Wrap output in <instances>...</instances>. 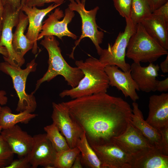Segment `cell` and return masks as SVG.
Returning a JSON list of instances; mask_svg holds the SVG:
<instances>
[{
  "label": "cell",
  "instance_id": "obj_11",
  "mask_svg": "<svg viewBox=\"0 0 168 168\" xmlns=\"http://www.w3.org/2000/svg\"><path fill=\"white\" fill-rule=\"evenodd\" d=\"M114 142L133 158L155 148L130 123L123 133L114 138Z\"/></svg>",
  "mask_w": 168,
  "mask_h": 168
},
{
  "label": "cell",
  "instance_id": "obj_30",
  "mask_svg": "<svg viewBox=\"0 0 168 168\" xmlns=\"http://www.w3.org/2000/svg\"><path fill=\"white\" fill-rule=\"evenodd\" d=\"M31 167L27 156L19 158V159L13 160L10 164L6 168H28Z\"/></svg>",
  "mask_w": 168,
  "mask_h": 168
},
{
  "label": "cell",
  "instance_id": "obj_16",
  "mask_svg": "<svg viewBox=\"0 0 168 168\" xmlns=\"http://www.w3.org/2000/svg\"><path fill=\"white\" fill-rule=\"evenodd\" d=\"M0 134L19 158L27 156L30 152L33 144V137L18 125L2 129Z\"/></svg>",
  "mask_w": 168,
  "mask_h": 168
},
{
  "label": "cell",
  "instance_id": "obj_23",
  "mask_svg": "<svg viewBox=\"0 0 168 168\" xmlns=\"http://www.w3.org/2000/svg\"><path fill=\"white\" fill-rule=\"evenodd\" d=\"M37 115L26 110L17 114H13L9 107H2L0 113V127L2 130L11 127L19 123L27 124Z\"/></svg>",
  "mask_w": 168,
  "mask_h": 168
},
{
  "label": "cell",
  "instance_id": "obj_36",
  "mask_svg": "<svg viewBox=\"0 0 168 168\" xmlns=\"http://www.w3.org/2000/svg\"><path fill=\"white\" fill-rule=\"evenodd\" d=\"M2 1L4 6L8 5L14 8H19L22 6V0H2Z\"/></svg>",
  "mask_w": 168,
  "mask_h": 168
},
{
  "label": "cell",
  "instance_id": "obj_5",
  "mask_svg": "<svg viewBox=\"0 0 168 168\" xmlns=\"http://www.w3.org/2000/svg\"><path fill=\"white\" fill-rule=\"evenodd\" d=\"M37 63L35 59L28 63L24 69L21 67L15 66L7 62L0 63V70L10 76L13 87L19 98L16 111L21 112L26 110L30 113L34 112L37 107V103L33 92L27 94L25 91L27 78L31 72H35Z\"/></svg>",
  "mask_w": 168,
  "mask_h": 168
},
{
  "label": "cell",
  "instance_id": "obj_15",
  "mask_svg": "<svg viewBox=\"0 0 168 168\" xmlns=\"http://www.w3.org/2000/svg\"><path fill=\"white\" fill-rule=\"evenodd\" d=\"M26 0H22L21 8L28 19L29 26L25 35L27 38L34 43L32 52L35 54L37 52V38L41 30L43 19L47 14L60 5L53 3L46 8L39 9L36 7L27 6L25 4Z\"/></svg>",
  "mask_w": 168,
  "mask_h": 168
},
{
  "label": "cell",
  "instance_id": "obj_4",
  "mask_svg": "<svg viewBox=\"0 0 168 168\" xmlns=\"http://www.w3.org/2000/svg\"><path fill=\"white\" fill-rule=\"evenodd\" d=\"M168 54L162 47L147 32L141 23L137 24L135 31L130 38L126 56L137 63H153Z\"/></svg>",
  "mask_w": 168,
  "mask_h": 168
},
{
  "label": "cell",
  "instance_id": "obj_41",
  "mask_svg": "<svg viewBox=\"0 0 168 168\" xmlns=\"http://www.w3.org/2000/svg\"><path fill=\"white\" fill-rule=\"evenodd\" d=\"M1 37H0V40ZM0 54L3 56V58H7L8 57V53L6 49L4 47L0 46Z\"/></svg>",
  "mask_w": 168,
  "mask_h": 168
},
{
  "label": "cell",
  "instance_id": "obj_24",
  "mask_svg": "<svg viewBox=\"0 0 168 168\" xmlns=\"http://www.w3.org/2000/svg\"><path fill=\"white\" fill-rule=\"evenodd\" d=\"M76 147L80 151L83 166L89 168H102L97 156L87 140L84 132L77 141Z\"/></svg>",
  "mask_w": 168,
  "mask_h": 168
},
{
  "label": "cell",
  "instance_id": "obj_38",
  "mask_svg": "<svg viewBox=\"0 0 168 168\" xmlns=\"http://www.w3.org/2000/svg\"><path fill=\"white\" fill-rule=\"evenodd\" d=\"M159 67L163 73L168 72V54L167 55L165 59L161 63Z\"/></svg>",
  "mask_w": 168,
  "mask_h": 168
},
{
  "label": "cell",
  "instance_id": "obj_34",
  "mask_svg": "<svg viewBox=\"0 0 168 168\" xmlns=\"http://www.w3.org/2000/svg\"><path fill=\"white\" fill-rule=\"evenodd\" d=\"M168 90V78L161 80L158 81L156 86V91L160 92H167Z\"/></svg>",
  "mask_w": 168,
  "mask_h": 168
},
{
  "label": "cell",
  "instance_id": "obj_12",
  "mask_svg": "<svg viewBox=\"0 0 168 168\" xmlns=\"http://www.w3.org/2000/svg\"><path fill=\"white\" fill-rule=\"evenodd\" d=\"M32 148L27 155L28 161L32 168L40 166L45 168H54L53 166L56 152L45 133L33 136Z\"/></svg>",
  "mask_w": 168,
  "mask_h": 168
},
{
  "label": "cell",
  "instance_id": "obj_22",
  "mask_svg": "<svg viewBox=\"0 0 168 168\" xmlns=\"http://www.w3.org/2000/svg\"><path fill=\"white\" fill-rule=\"evenodd\" d=\"M168 156L154 148L133 158L131 168H168Z\"/></svg>",
  "mask_w": 168,
  "mask_h": 168
},
{
  "label": "cell",
  "instance_id": "obj_39",
  "mask_svg": "<svg viewBox=\"0 0 168 168\" xmlns=\"http://www.w3.org/2000/svg\"><path fill=\"white\" fill-rule=\"evenodd\" d=\"M6 92L3 90H0V105L7 104L8 101L7 97L6 96Z\"/></svg>",
  "mask_w": 168,
  "mask_h": 168
},
{
  "label": "cell",
  "instance_id": "obj_42",
  "mask_svg": "<svg viewBox=\"0 0 168 168\" xmlns=\"http://www.w3.org/2000/svg\"><path fill=\"white\" fill-rule=\"evenodd\" d=\"M2 128L0 127V133H1V131H2Z\"/></svg>",
  "mask_w": 168,
  "mask_h": 168
},
{
  "label": "cell",
  "instance_id": "obj_6",
  "mask_svg": "<svg viewBox=\"0 0 168 168\" xmlns=\"http://www.w3.org/2000/svg\"><path fill=\"white\" fill-rule=\"evenodd\" d=\"M126 25L124 30L120 32L113 45L108 44V48L102 49L99 59L104 66L115 65L122 71H130V65L125 60L126 51L130 37L135 31L137 25L130 18L125 19Z\"/></svg>",
  "mask_w": 168,
  "mask_h": 168
},
{
  "label": "cell",
  "instance_id": "obj_9",
  "mask_svg": "<svg viewBox=\"0 0 168 168\" xmlns=\"http://www.w3.org/2000/svg\"><path fill=\"white\" fill-rule=\"evenodd\" d=\"M53 112L51 116L53 123L65 138L69 147H76L77 141L84 131L70 116L68 109L62 102L52 103Z\"/></svg>",
  "mask_w": 168,
  "mask_h": 168
},
{
  "label": "cell",
  "instance_id": "obj_1",
  "mask_svg": "<svg viewBox=\"0 0 168 168\" xmlns=\"http://www.w3.org/2000/svg\"><path fill=\"white\" fill-rule=\"evenodd\" d=\"M91 146L114 142L130 123L132 109L120 97L102 92L62 102Z\"/></svg>",
  "mask_w": 168,
  "mask_h": 168
},
{
  "label": "cell",
  "instance_id": "obj_17",
  "mask_svg": "<svg viewBox=\"0 0 168 168\" xmlns=\"http://www.w3.org/2000/svg\"><path fill=\"white\" fill-rule=\"evenodd\" d=\"M130 66L131 77L139 91L147 93L156 91V77L160 69L158 64L149 63L148 66L143 67L140 63L134 62Z\"/></svg>",
  "mask_w": 168,
  "mask_h": 168
},
{
  "label": "cell",
  "instance_id": "obj_28",
  "mask_svg": "<svg viewBox=\"0 0 168 168\" xmlns=\"http://www.w3.org/2000/svg\"><path fill=\"white\" fill-rule=\"evenodd\" d=\"M14 154L0 134V168H6L13 160Z\"/></svg>",
  "mask_w": 168,
  "mask_h": 168
},
{
  "label": "cell",
  "instance_id": "obj_20",
  "mask_svg": "<svg viewBox=\"0 0 168 168\" xmlns=\"http://www.w3.org/2000/svg\"><path fill=\"white\" fill-rule=\"evenodd\" d=\"M132 106L133 113L130 123L141 132L154 147L163 153L161 136L159 130L149 124L144 119L142 112L139 109L137 103L133 102Z\"/></svg>",
  "mask_w": 168,
  "mask_h": 168
},
{
  "label": "cell",
  "instance_id": "obj_32",
  "mask_svg": "<svg viewBox=\"0 0 168 168\" xmlns=\"http://www.w3.org/2000/svg\"><path fill=\"white\" fill-rule=\"evenodd\" d=\"M161 136V144L163 153L168 156V127L159 130Z\"/></svg>",
  "mask_w": 168,
  "mask_h": 168
},
{
  "label": "cell",
  "instance_id": "obj_13",
  "mask_svg": "<svg viewBox=\"0 0 168 168\" xmlns=\"http://www.w3.org/2000/svg\"><path fill=\"white\" fill-rule=\"evenodd\" d=\"M91 146L97 156L102 168H131L133 157L114 142Z\"/></svg>",
  "mask_w": 168,
  "mask_h": 168
},
{
  "label": "cell",
  "instance_id": "obj_3",
  "mask_svg": "<svg viewBox=\"0 0 168 168\" xmlns=\"http://www.w3.org/2000/svg\"><path fill=\"white\" fill-rule=\"evenodd\" d=\"M44 37L40 44L48 52V68L43 77L37 81L33 92L35 93L42 83L49 82L58 75L62 76L68 85L72 88L76 87L84 76L83 72L77 67L70 66L65 61L61 54L59 43L54 36H46Z\"/></svg>",
  "mask_w": 168,
  "mask_h": 168
},
{
  "label": "cell",
  "instance_id": "obj_14",
  "mask_svg": "<svg viewBox=\"0 0 168 168\" xmlns=\"http://www.w3.org/2000/svg\"><path fill=\"white\" fill-rule=\"evenodd\" d=\"M105 71L108 77L109 86L120 91L125 97H129L133 101L139 99L136 91L139 90L132 78L130 71L124 72L115 65H106Z\"/></svg>",
  "mask_w": 168,
  "mask_h": 168
},
{
  "label": "cell",
  "instance_id": "obj_21",
  "mask_svg": "<svg viewBox=\"0 0 168 168\" xmlns=\"http://www.w3.org/2000/svg\"><path fill=\"white\" fill-rule=\"evenodd\" d=\"M28 24L27 16L21 10L18 22L13 34L12 46L16 53L23 60H25L24 55L33 48L34 45V43L29 40L24 34Z\"/></svg>",
  "mask_w": 168,
  "mask_h": 168
},
{
  "label": "cell",
  "instance_id": "obj_10",
  "mask_svg": "<svg viewBox=\"0 0 168 168\" xmlns=\"http://www.w3.org/2000/svg\"><path fill=\"white\" fill-rule=\"evenodd\" d=\"M75 15L74 11L68 7L65 9L64 14L60 8H55L43 22L37 40L46 36H56L61 40L64 36H68L76 40L77 36L69 31L68 27Z\"/></svg>",
  "mask_w": 168,
  "mask_h": 168
},
{
  "label": "cell",
  "instance_id": "obj_2",
  "mask_svg": "<svg viewBox=\"0 0 168 168\" xmlns=\"http://www.w3.org/2000/svg\"><path fill=\"white\" fill-rule=\"evenodd\" d=\"M75 65L83 72L84 76L75 87L63 90L61 98L69 96L72 99L102 92H107L109 87L105 67L99 59L90 56L85 61L77 60Z\"/></svg>",
  "mask_w": 168,
  "mask_h": 168
},
{
  "label": "cell",
  "instance_id": "obj_40",
  "mask_svg": "<svg viewBox=\"0 0 168 168\" xmlns=\"http://www.w3.org/2000/svg\"><path fill=\"white\" fill-rule=\"evenodd\" d=\"M4 9V5L2 0H0V37L1 35L2 16Z\"/></svg>",
  "mask_w": 168,
  "mask_h": 168
},
{
  "label": "cell",
  "instance_id": "obj_18",
  "mask_svg": "<svg viewBox=\"0 0 168 168\" xmlns=\"http://www.w3.org/2000/svg\"><path fill=\"white\" fill-rule=\"evenodd\" d=\"M149 112L146 121L159 130L168 127V93L153 95L149 98Z\"/></svg>",
  "mask_w": 168,
  "mask_h": 168
},
{
  "label": "cell",
  "instance_id": "obj_8",
  "mask_svg": "<svg viewBox=\"0 0 168 168\" xmlns=\"http://www.w3.org/2000/svg\"><path fill=\"white\" fill-rule=\"evenodd\" d=\"M21 8H14L8 5L4 6L0 40V46L5 47L8 53L7 58H3L5 61L12 66L19 67L24 63L25 60L20 58L13 49L12 29L18 22Z\"/></svg>",
  "mask_w": 168,
  "mask_h": 168
},
{
  "label": "cell",
  "instance_id": "obj_19",
  "mask_svg": "<svg viewBox=\"0 0 168 168\" xmlns=\"http://www.w3.org/2000/svg\"><path fill=\"white\" fill-rule=\"evenodd\" d=\"M140 23L151 37L168 50V23L162 16L152 13Z\"/></svg>",
  "mask_w": 168,
  "mask_h": 168
},
{
  "label": "cell",
  "instance_id": "obj_31",
  "mask_svg": "<svg viewBox=\"0 0 168 168\" xmlns=\"http://www.w3.org/2000/svg\"><path fill=\"white\" fill-rule=\"evenodd\" d=\"M64 1V0H26L25 4L30 7H41L44 6L45 3L51 2L61 5Z\"/></svg>",
  "mask_w": 168,
  "mask_h": 168
},
{
  "label": "cell",
  "instance_id": "obj_35",
  "mask_svg": "<svg viewBox=\"0 0 168 168\" xmlns=\"http://www.w3.org/2000/svg\"><path fill=\"white\" fill-rule=\"evenodd\" d=\"M152 12L168 2V0H148Z\"/></svg>",
  "mask_w": 168,
  "mask_h": 168
},
{
  "label": "cell",
  "instance_id": "obj_7",
  "mask_svg": "<svg viewBox=\"0 0 168 168\" xmlns=\"http://www.w3.org/2000/svg\"><path fill=\"white\" fill-rule=\"evenodd\" d=\"M86 0H69L68 7L73 11H76L80 16L82 20V33L79 39L75 42L70 57L74 59V51L81 41L84 38L90 39L94 45L99 55L102 49L100 46L103 41L104 33L98 30L99 27L96 21V16L99 8L96 6L94 8L87 10L85 8Z\"/></svg>",
  "mask_w": 168,
  "mask_h": 168
},
{
  "label": "cell",
  "instance_id": "obj_25",
  "mask_svg": "<svg viewBox=\"0 0 168 168\" xmlns=\"http://www.w3.org/2000/svg\"><path fill=\"white\" fill-rule=\"evenodd\" d=\"M47 138L56 152L69 148L65 138L53 123L44 128Z\"/></svg>",
  "mask_w": 168,
  "mask_h": 168
},
{
  "label": "cell",
  "instance_id": "obj_29",
  "mask_svg": "<svg viewBox=\"0 0 168 168\" xmlns=\"http://www.w3.org/2000/svg\"><path fill=\"white\" fill-rule=\"evenodd\" d=\"M114 7L125 19L130 18L132 0H113Z\"/></svg>",
  "mask_w": 168,
  "mask_h": 168
},
{
  "label": "cell",
  "instance_id": "obj_43",
  "mask_svg": "<svg viewBox=\"0 0 168 168\" xmlns=\"http://www.w3.org/2000/svg\"><path fill=\"white\" fill-rule=\"evenodd\" d=\"M1 109H2V107L0 105V113L1 111Z\"/></svg>",
  "mask_w": 168,
  "mask_h": 168
},
{
  "label": "cell",
  "instance_id": "obj_26",
  "mask_svg": "<svg viewBox=\"0 0 168 168\" xmlns=\"http://www.w3.org/2000/svg\"><path fill=\"white\" fill-rule=\"evenodd\" d=\"M152 13L148 0H132L130 19L135 24Z\"/></svg>",
  "mask_w": 168,
  "mask_h": 168
},
{
  "label": "cell",
  "instance_id": "obj_27",
  "mask_svg": "<svg viewBox=\"0 0 168 168\" xmlns=\"http://www.w3.org/2000/svg\"><path fill=\"white\" fill-rule=\"evenodd\" d=\"M80 153L77 147L56 152L54 166V168H71L75 159Z\"/></svg>",
  "mask_w": 168,
  "mask_h": 168
},
{
  "label": "cell",
  "instance_id": "obj_37",
  "mask_svg": "<svg viewBox=\"0 0 168 168\" xmlns=\"http://www.w3.org/2000/svg\"><path fill=\"white\" fill-rule=\"evenodd\" d=\"M83 167L80 153L76 157L71 168H82Z\"/></svg>",
  "mask_w": 168,
  "mask_h": 168
},
{
  "label": "cell",
  "instance_id": "obj_33",
  "mask_svg": "<svg viewBox=\"0 0 168 168\" xmlns=\"http://www.w3.org/2000/svg\"><path fill=\"white\" fill-rule=\"evenodd\" d=\"M152 13L161 16L168 23V2L154 11Z\"/></svg>",
  "mask_w": 168,
  "mask_h": 168
}]
</instances>
